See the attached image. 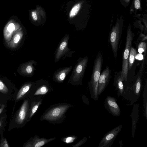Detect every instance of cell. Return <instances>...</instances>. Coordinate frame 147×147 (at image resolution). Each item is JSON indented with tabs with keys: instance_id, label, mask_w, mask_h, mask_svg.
Here are the masks:
<instances>
[{
	"instance_id": "6da1fadb",
	"label": "cell",
	"mask_w": 147,
	"mask_h": 147,
	"mask_svg": "<svg viewBox=\"0 0 147 147\" xmlns=\"http://www.w3.org/2000/svg\"><path fill=\"white\" fill-rule=\"evenodd\" d=\"M103 61L102 53L99 52L94 60L90 80L88 83L91 97L95 101L97 100L98 99L99 95L98 92V83Z\"/></svg>"
},
{
	"instance_id": "7a4b0ae2",
	"label": "cell",
	"mask_w": 147,
	"mask_h": 147,
	"mask_svg": "<svg viewBox=\"0 0 147 147\" xmlns=\"http://www.w3.org/2000/svg\"><path fill=\"white\" fill-rule=\"evenodd\" d=\"M88 57L86 56L79 58L74 66L69 82L71 84L77 85H81L88 62Z\"/></svg>"
},
{
	"instance_id": "3957f363",
	"label": "cell",
	"mask_w": 147,
	"mask_h": 147,
	"mask_svg": "<svg viewBox=\"0 0 147 147\" xmlns=\"http://www.w3.org/2000/svg\"><path fill=\"white\" fill-rule=\"evenodd\" d=\"M134 35L132 32L131 26L129 24L127 32L125 47L123 52L121 71V76L123 82L127 80L128 72V59L130 48Z\"/></svg>"
},
{
	"instance_id": "277c9868",
	"label": "cell",
	"mask_w": 147,
	"mask_h": 147,
	"mask_svg": "<svg viewBox=\"0 0 147 147\" xmlns=\"http://www.w3.org/2000/svg\"><path fill=\"white\" fill-rule=\"evenodd\" d=\"M70 105L68 104H61L50 108L43 114L41 119L51 122H58L63 119Z\"/></svg>"
},
{
	"instance_id": "5b68a950",
	"label": "cell",
	"mask_w": 147,
	"mask_h": 147,
	"mask_svg": "<svg viewBox=\"0 0 147 147\" xmlns=\"http://www.w3.org/2000/svg\"><path fill=\"white\" fill-rule=\"evenodd\" d=\"M123 26V21H117L111 31L109 41L113 53L114 57L116 58L119 44L122 34Z\"/></svg>"
},
{
	"instance_id": "8992f818",
	"label": "cell",
	"mask_w": 147,
	"mask_h": 147,
	"mask_svg": "<svg viewBox=\"0 0 147 147\" xmlns=\"http://www.w3.org/2000/svg\"><path fill=\"white\" fill-rule=\"evenodd\" d=\"M69 34H66L61 40L58 44L55 53L54 62L56 63L62 57L63 60L66 57H71L75 51H71V49L68 48V43L69 39Z\"/></svg>"
},
{
	"instance_id": "52a82bcc",
	"label": "cell",
	"mask_w": 147,
	"mask_h": 147,
	"mask_svg": "<svg viewBox=\"0 0 147 147\" xmlns=\"http://www.w3.org/2000/svg\"><path fill=\"white\" fill-rule=\"evenodd\" d=\"M122 125H119L110 131L103 136L100 141L98 147H110L120 132Z\"/></svg>"
},
{
	"instance_id": "ba28073f",
	"label": "cell",
	"mask_w": 147,
	"mask_h": 147,
	"mask_svg": "<svg viewBox=\"0 0 147 147\" xmlns=\"http://www.w3.org/2000/svg\"><path fill=\"white\" fill-rule=\"evenodd\" d=\"M117 101L114 97L108 96L105 99L104 105L105 109L110 113L114 116L118 117L121 115V110Z\"/></svg>"
},
{
	"instance_id": "9c48e42d",
	"label": "cell",
	"mask_w": 147,
	"mask_h": 147,
	"mask_svg": "<svg viewBox=\"0 0 147 147\" xmlns=\"http://www.w3.org/2000/svg\"><path fill=\"white\" fill-rule=\"evenodd\" d=\"M111 70L107 66L100 74L98 89V95L101 94L108 85L111 78Z\"/></svg>"
},
{
	"instance_id": "30bf717a",
	"label": "cell",
	"mask_w": 147,
	"mask_h": 147,
	"mask_svg": "<svg viewBox=\"0 0 147 147\" xmlns=\"http://www.w3.org/2000/svg\"><path fill=\"white\" fill-rule=\"evenodd\" d=\"M29 105L27 100H25L18 111L15 118L16 122L18 124L23 123L28 116Z\"/></svg>"
},
{
	"instance_id": "8fae6325",
	"label": "cell",
	"mask_w": 147,
	"mask_h": 147,
	"mask_svg": "<svg viewBox=\"0 0 147 147\" xmlns=\"http://www.w3.org/2000/svg\"><path fill=\"white\" fill-rule=\"evenodd\" d=\"M34 86L35 89L34 95L46 94L51 88L48 81L42 79L37 81Z\"/></svg>"
},
{
	"instance_id": "7c38bea8",
	"label": "cell",
	"mask_w": 147,
	"mask_h": 147,
	"mask_svg": "<svg viewBox=\"0 0 147 147\" xmlns=\"http://www.w3.org/2000/svg\"><path fill=\"white\" fill-rule=\"evenodd\" d=\"M37 64V62L33 60H30L23 64L20 69V71L22 75L31 77L34 74L35 67Z\"/></svg>"
},
{
	"instance_id": "4fadbf2b",
	"label": "cell",
	"mask_w": 147,
	"mask_h": 147,
	"mask_svg": "<svg viewBox=\"0 0 147 147\" xmlns=\"http://www.w3.org/2000/svg\"><path fill=\"white\" fill-rule=\"evenodd\" d=\"M72 66L60 68L56 70L53 74V79L58 83L63 82L72 69Z\"/></svg>"
},
{
	"instance_id": "5bb4252c",
	"label": "cell",
	"mask_w": 147,
	"mask_h": 147,
	"mask_svg": "<svg viewBox=\"0 0 147 147\" xmlns=\"http://www.w3.org/2000/svg\"><path fill=\"white\" fill-rule=\"evenodd\" d=\"M55 139V138L47 139L44 138H40L38 136H35L30 141L26 144L25 147H40Z\"/></svg>"
},
{
	"instance_id": "9a60e30c",
	"label": "cell",
	"mask_w": 147,
	"mask_h": 147,
	"mask_svg": "<svg viewBox=\"0 0 147 147\" xmlns=\"http://www.w3.org/2000/svg\"><path fill=\"white\" fill-rule=\"evenodd\" d=\"M113 85L115 87V90L117 91L118 97L122 96L124 90V86L122 81L121 71L115 72L114 75Z\"/></svg>"
},
{
	"instance_id": "2e32d148",
	"label": "cell",
	"mask_w": 147,
	"mask_h": 147,
	"mask_svg": "<svg viewBox=\"0 0 147 147\" xmlns=\"http://www.w3.org/2000/svg\"><path fill=\"white\" fill-rule=\"evenodd\" d=\"M139 108L138 105L135 104L134 105L131 114V135L133 138L134 137L137 123L139 118Z\"/></svg>"
},
{
	"instance_id": "e0dca14e",
	"label": "cell",
	"mask_w": 147,
	"mask_h": 147,
	"mask_svg": "<svg viewBox=\"0 0 147 147\" xmlns=\"http://www.w3.org/2000/svg\"><path fill=\"white\" fill-rule=\"evenodd\" d=\"M23 33L22 31H18L13 35L11 40L7 44L9 48H16L20 44L23 37Z\"/></svg>"
},
{
	"instance_id": "ac0fdd59",
	"label": "cell",
	"mask_w": 147,
	"mask_h": 147,
	"mask_svg": "<svg viewBox=\"0 0 147 147\" xmlns=\"http://www.w3.org/2000/svg\"><path fill=\"white\" fill-rule=\"evenodd\" d=\"M16 30V27L13 23H11L5 29L4 31V37L6 43L11 40L14 32Z\"/></svg>"
},
{
	"instance_id": "d6986e66",
	"label": "cell",
	"mask_w": 147,
	"mask_h": 147,
	"mask_svg": "<svg viewBox=\"0 0 147 147\" xmlns=\"http://www.w3.org/2000/svg\"><path fill=\"white\" fill-rule=\"evenodd\" d=\"M34 83L32 82H29L25 84L20 89L17 93L16 100H19L22 98L30 88L34 85Z\"/></svg>"
},
{
	"instance_id": "ffe728a7",
	"label": "cell",
	"mask_w": 147,
	"mask_h": 147,
	"mask_svg": "<svg viewBox=\"0 0 147 147\" xmlns=\"http://www.w3.org/2000/svg\"><path fill=\"white\" fill-rule=\"evenodd\" d=\"M144 115L147 120V80H146L143 94Z\"/></svg>"
},
{
	"instance_id": "44dd1931",
	"label": "cell",
	"mask_w": 147,
	"mask_h": 147,
	"mask_svg": "<svg viewBox=\"0 0 147 147\" xmlns=\"http://www.w3.org/2000/svg\"><path fill=\"white\" fill-rule=\"evenodd\" d=\"M136 54L137 52L136 50L133 47H131L128 59V71L131 69L134 63Z\"/></svg>"
},
{
	"instance_id": "7402d4cb",
	"label": "cell",
	"mask_w": 147,
	"mask_h": 147,
	"mask_svg": "<svg viewBox=\"0 0 147 147\" xmlns=\"http://www.w3.org/2000/svg\"><path fill=\"white\" fill-rule=\"evenodd\" d=\"M42 100H41L32 102L30 110H29L28 118H30L32 117L36 112Z\"/></svg>"
},
{
	"instance_id": "603a6c76",
	"label": "cell",
	"mask_w": 147,
	"mask_h": 147,
	"mask_svg": "<svg viewBox=\"0 0 147 147\" xmlns=\"http://www.w3.org/2000/svg\"><path fill=\"white\" fill-rule=\"evenodd\" d=\"M147 50V44L144 42H140L138 46V51L140 54L144 53V58L146 56Z\"/></svg>"
},
{
	"instance_id": "cb8c5ba5",
	"label": "cell",
	"mask_w": 147,
	"mask_h": 147,
	"mask_svg": "<svg viewBox=\"0 0 147 147\" xmlns=\"http://www.w3.org/2000/svg\"><path fill=\"white\" fill-rule=\"evenodd\" d=\"M80 5L79 3L75 5L70 11L69 14L70 17L72 18L75 16L80 10Z\"/></svg>"
},
{
	"instance_id": "d4e9b609",
	"label": "cell",
	"mask_w": 147,
	"mask_h": 147,
	"mask_svg": "<svg viewBox=\"0 0 147 147\" xmlns=\"http://www.w3.org/2000/svg\"><path fill=\"white\" fill-rule=\"evenodd\" d=\"M77 138V136H70L63 138L62 140L66 143H69L73 142Z\"/></svg>"
},
{
	"instance_id": "484cf974",
	"label": "cell",
	"mask_w": 147,
	"mask_h": 147,
	"mask_svg": "<svg viewBox=\"0 0 147 147\" xmlns=\"http://www.w3.org/2000/svg\"><path fill=\"white\" fill-rule=\"evenodd\" d=\"M0 92L6 94L8 92V89L5 84L0 80Z\"/></svg>"
},
{
	"instance_id": "4316f807",
	"label": "cell",
	"mask_w": 147,
	"mask_h": 147,
	"mask_svg": "<svg viewBox=\"0 0 147 147\" xmlns=\"http://www.w3.org/2000/svg\"><path fill=\"white\" fill-rule=\"evenodd\" d=\"M87 140V138L85 137L73 146V147H78L82 145Z\"/></svg>"
},
{
	"instance_id": "83f0119b",
	"label": "cell",
	"mask_w": 147,
	"mask_h": 147,
	"mask_svg": "<svg viewBox=\"0 0 147 147\" xmlns=\"http://www.w3.org/2000/svg\"><path fill=\"white\" fill-rule=\"evenodd\" d=\"M9 146L5 138H2L0 143L1 147H9Z\"/></svg>"
},
{
	"instance_id": "f1b7e54d",
	"label": "cell",
	"mask_w": 147,
	"mask_h": 147,
	"mask_svg": "<svg viewBox=\"0 0 147 147\" xmlns=\"http://www.w3.org/2000/svg\"><path fill=\"white\" fill-rule=\"evenodd\" d=\"M134 5L136 9H139L140 7V0H135Z\"/></svg>"
},
{
	"instance_id": "f546056e",
	"label": "cell",
	"mask_w": 147,
	"mask_h": 147,
	"mask_svg": "<svg viewBox=\"0 0 147 147\" xmlns=\"http://www.w3.org/2000/svg\"><path fill=\"white\" fill-rule=\"evenodd\" d=\"M139 38L140 39V40H141L142 41L146 40L147 39V36L142 33H141L139 35Z\"/></svg>"
},
{
	"instance_id": "4dcf8cb0",
	"label": "cell",
	"mask_w": 147,
	"mask_h": 147,
	"mask_svg": "<svg viewBox=\"0 0 147 147\" xmlns=\"http://www.w3.org/2000/svg\"><path fill=\"white\" fill-rule=\"evenodd\" d=\"M32 16L33 19L34 21H36L37 20L38 17L36 12L33 11L32 13Z\"/></svg>"
},
{
	"instance_id": "1f68e13d",
	"label": "cell",
	"mask_w": 147,
	"mask_h": 147,
	"mask_svg": "<svg viewBox=\"0 0 147 147\" xmlns=\"http://www.w3.org/2000/svg\"><path fill=\"white\" fill-rule=\"evenodd\" d=\"M82 99L83 100V102L85 103L88 105H89V101L87 97H86L85 96L83 95L82 97Z\"/></svg>"
},
{
	"instance_id": "d6a6232c",
	"label": "cell",
	"mask_w": 147,
	"mask_h": 147,
	"mask_svg": "<svg viewBox=\"0 0 147 147\" xmlns=\"http://www.w3.org/2000/svg\"><path fill=\"white\" fill-rule=\"evenodd\" d=\"M4 107V106L3 105H0V114L2 112Z\"/></svg>"
},
{
	"instance_id": "836d02e7",
	"label": "cell",
	"mask_w": 147,
	"mask_h": 147,
	"mask_svg": "<svg viewBox=\"0 0 147 147\" xmlns=\"http://www.w3.org/2000/svg\"><path fill=\"white\" fill-rule=\"evenodd\" d=\"M2 123V121L1 120H0V127L1 126V124Z\"/></svg>"
},
{
	"instance_id": "e575fe53",
	"label": "cell",
	"mask_w": 147,
	"mask_h": 147,
	"mask_svg": "<svg viewBox=\"0 0 147 147\" xmlns=\"http://www.w3.org/2000/svg\"><path fill=\"white\" fill-rule=\"evenodd\" d=\"M130 0H125V1H126V2H129Z\"/></svg>"
}]
</instances>
